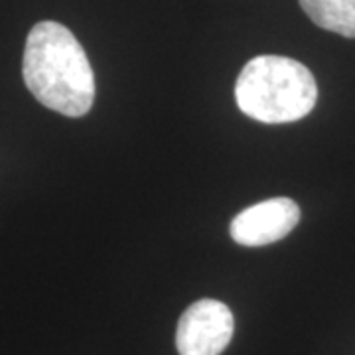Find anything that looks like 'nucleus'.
Returning a JSON list of instances; mask_svg holds the SVG:
<instances>
[{
    "instance_id": "nucleus-2",
    "label": "nucleus",
    "mask_w": 355,
    "mask_h": 355,
    "mask_svg": "<svg viewBox=\"0 0 355 355\" xmlns=\"http://www.w3.org/2000/svg\"><path fill=\"white\" fill-rule=\"evenodd\" d=\"M235 99L243 113L254 121L282 125L312 113L318 85L304 64L284 55H259L237 77Z\"/></svg>"
},
{
    "instance_id": "nucleus-4",
    "label": "nucleus",
    "mask_w": 355,
    "mask_h": 355,
    "mask_svg": "<svg viewBox=\"0 0 355 355\" xmlns=\"http://www.w3.org/2000/svg\"><path fill=\"white\" fill-rule=\"evenodd\" d=\"M300 221V207L291 198H272L247 207L231 221L229 233L243 247H265L284 239Z\"/></svg>"
},
{
    "instance_id": "nucleus-5",
    "label": "nucleus",
    "mask_w": 355,
    "mask_h": 355,
    "mask_svg": "<svg viewBox=\"0 0 355 355\" xmlns=\"http://www.w3.org/2000/svg\"><path fill=\"white\" fill-rule=\"evenodd\" d=\"M306 16L320 28L355 38V0H298Z\"/></svg>"
},
{
    "instance_id": "nucleus-1",
    "label": "nucleus",
    "mask_w": 355,
    "mask_h": 355,
    "mask_svg": "<svg viewBox=\"0 0 355 355\" xmlns=\"http://www.w3.org/2000/svg\"><path fill=\"white\" fill-rule=\"evenodd\" d=\"M22 76L44 107L65 116H83L95 101V76L87 53L60 22H38L26 38Z\"/></svg>"
},
{
    "instance_id": "nucleus-3",
    "label": "nucleus",
    "mask_w": 355,
    "mask_h": 355,
    "mask_svg": "<svg viewBox=\"0 0 355 355\" xmlns=\"http://www.w3.org/2000/svg\"><path fill=\"white\" fill-rule=\"evenodd\" d=\"M233 314L219 300L203 298L182 314L176 347L180 355H219L233 338Z\"/></svg>"
}]
</instances>
